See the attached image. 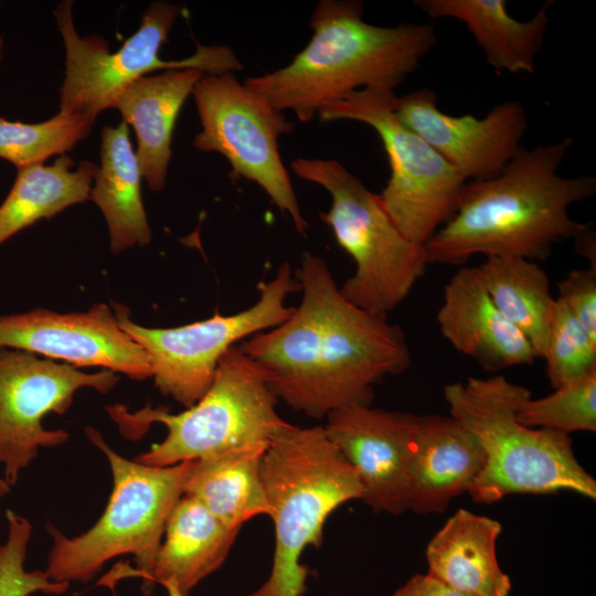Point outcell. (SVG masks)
Here are the masks:
<instances>
[{
    "label": "cell",
    "mask_w": 596,
    "mask_h": 596,
    "mask_svg": "<svg viewBox=\"0 0 596 596\" xmlns=\"http://www.w3.org/2000/svg\"><path fill=\"white\" fill-rule=\"evenodd\" d=\"M294 274L299 306L238 348L266 371L275 396L307 416L371 405L374 384L411 364L404 331L347 300L322 258L305 252Z\"/></svg>",
    "instance_id": "obj_1"
},
{
    "label": "cell",
    "mask_w": 596,
    "mask_h": 596,
    "mask_svg": "<svg viewBox=\"0 0 596 596\" xmlns=\"http://www.w3.org/2000/svg\"><path fill=\"white\" fill-rule=\"evenodd\" d=\"M572 143L566 137L522 148L498 175L468 181L453 216L424 245L429 264L461 265L476 255L543 260L554 244L575 238L587 224L568 209L595 194L596 178L558 173Z\"/></svg>",
    "instance_id": "obj_2"
},
{
    "label": "cell",
    "mask_w": 596,
    "mask_h": 596,
    "mask_svg": "<svg viewBox=\"0 0 596 596\" xmlns=\"http://www.w3.org/2000/svg\"><path fill=\"white\" fill-rule=\"evenodd\" d=\"M363 11L359 0H320L308 44L286 66L244 84L305 124L352 92L395 91L434 47L435 29L426 23L374 25L364 21Z\"/></svg>",
    "instance_id": "obj_3"
},
{
    "label": "cell",
    "mask_w": 596,
    "mask_h": 596,
    "mask_svg": "<svg viewBox=\"0 0 596 596\" xmlns=\"http://www.w3.org/2000/svg\"><path fill=\"white\" fill-rule=\"evenodd\" d=\"M529 397L531 391L502 375L470 376L444 387L450 416L485 451L482 470L467 492L476 503L561 490L595 500L596 481L576 459L571 436L528 427L517 419L520 405Z\"/></svg>",
    "instance_id": "obj_4"
},
{
    "label": "cell",
    "mask_w": 596,
    "mask_h": 596,
    "mask_svg": "<svg viewBox=\"0 0 596 596\" xmlns=\"http://www.w3.org/2000/svg\"><path fill=\"white\" fill-rule=\"evenodd\" d=\"M260 472L276 542L269 577L247 596H302L310 574L300 562L304 551L322 545L326 520L339 505L362 498L361 482L323 427L286 421L264 454Z\"/></svg>",
    "instance_id": "obj_5"
},
{
    "label": "cell",
    "mask_w": 596,
    "mask_h": 596,
    "mask_svg": "<svg viewBox=\"0 0 596 596\" xmlns=\"http://www.w3.org/2000/svg\"><path fill=\"white\" fill-rule=\"evenodd\" d=\"M88 440L106 456L113 491L98 521L70 538L51 522L53 540L45 572L61 583H87L109 560L131 554L137 570L125 566L115 579L139 576L146 581L161 545L168 518L184 494L192 460L167 467L147 466L116 453L94 427H85Z\"/></svg>",
    "instance_id": "obj_6"
},
{
    "label": "cell",
    "mask_w": 596,
    "mask_h": 596,
    "mask_svg": "<svg viewBox=\"0 0 596 596\" xmlns=\"http://www.w3.org/2000/svg\"><path fill=\"white\" fill-rule=\"evenodd\" d=\"M277 402L266 371L234 345L221 359L204 395L183 412L172 414L167 407L150 404L136 412L116 404L107 412L128 439L142 437L155 423L164 425V439L135 460L167 467L245 448L268 447L285 422L277 414Z\"/></svg>",
    "instance_id": "obj_7"
},
{
    "label": "cell",
    "mask_w": 596,
    "mask_h": 596,
    "mask_svg": "<svg viewBox=\"0 0 596 596\" xmlns=\"http://www.w3.org/2000/svg\"><path fill=\"white\" fill-rule=\"evenodd\" d=\"M301 179L327 190L331 205L320 213L338 244L355 263L340 291L354 306L387 315L422 278L429 264L424 245L409 241L385 211L379 194L334 159L296 158Z\"/></svg>",
    "instance_id": "obj_8"
},
{
    "label": "cell",
    "mask_w": 596,
    "mask_h": 596,
    "mask_svg": "<svg viewBox=\"0 0 596 596\" xmlns=\"http://www.w3.org/2000/svg\"><path fill=\"white\" fill-rule=\"evenodd\" d=\"M73 2L61 1L54 11L65 49V75L60 89V111L96 120L113 108L129 84L156 71L200 70L215 75L243 68L233 50L225 45H199L182 60H162L161 46L175 20L187 10L178 3L156 1L145 11L138 30L116 51L97 35L81 36L73 20Z\"/></svg>",
    "instance_id": "obj_9"
},
{
    "label": "cell",
    "mask_w": 596,
    "mask_h": 596,
    "mask_svg": "<svg viewBox=\"0 0 596 596\" xmlns=\"http://www.w3.org/2000/svg\"><path fill=\"white\" fill-rule=\"evenodd\" d=\"M397 97L395 91L363 88L327 106L318 117L322 123L360 121L377 134L391 169L380 200L398 230L425 245L453 216L468 181L398 120Z\"/></svg>",
    "instance_id": "obj_10"
},
{
    "label": "cell",
    "mask_w": 596,
    "mask_h": 596,
    "mask_svg": "<svg viewBox=\"0 0 596 596\" xmlns=\"http://www.w3.org/2000/svg\"><path fill=\"white\" fill-rule=\"evenodd\" d=\"M300 283L289 263L276 276L258 285L257 301L245 310L172 328H150L136 323L129 309L114 302L120 328L148 354L155 385L164 396L185 408L194 405L210 387L217 365L240 340L277 327L295 307L286 299L299 291Z\"/></svg>",
    "instance_id": "obj_11"
},
{
    "label": "cell",
    "mask_w": 596,
    "mask_h": 596,
    "mask_svg": "<svg viewBox=\"0 0 596 596\" xmlns=\"http://www.w3.org/2000/svg\"><path fill=\"white\" fill-rule=\"evenodd\" d=\"M192 95L201 123L194 148L222 155L235 175L257 183L305 234L308 223L278 150L279 137L291 132L295 124L234 73L204 74Z\"/></svg>",
    "instance_id": "obj_12"
},
{
    "label": "cell",
    "mask_w": 596,
    "mask_h": 596,
    "mask_svg": "<svg viewBox=\"0 0 596 596\" xmlns=\"http://www.w3.org/2000/svg\"><path fill=\"white\" fill-rule=\"evenodd\" d=\"M118 381L117 373L109 370L84 372L67 363L0 347V465L4 479L13 486L40 448L68 440L66 430L44 428V416L64 414L81 389L106 394Z\"/></svg>",
    "instance_id": "obj_13"
},
{
    "label": "cell",
    "mask_w": 596,
    "mask_h": 596,
    "mask_svg": "<svg viewBox=\"0 0 596 596\" xmlns=\"http://www.w3.org/2000/svg\"><path fill=\"white\" fill-rule=\"evenodd\" d=\"M0 347L81 368H102L132 380L152 376L146 351L118 324L106 304L84 312L45 308L0 316Z\"/></svg>",
    "instance_id": "obj_14"
},
{
    "label": "cell",
    "mask_w": 596,
    "mask_h": 596,
    "mask_svg": "<svg viewBox=\"0 0 596 596\" xmlns=\"http://www.w3.org/2000/svg\"><path fill=\"white\" fill-rule=\"evenodd\" d=\"M395 115L467 181L498 175L522 149L529 128L525 108L518 100L501 102L480 118L453 116L438 108L436 94L428 88L397 97Z\"/></svg>",
    "instance_id": "obj_15"
},
{
    "label": "cell",
    "mask_w": 596,
    "mask_h": 596,
    "mask_svg": "<svg viewBox=\"0 0 596 596\" xmlns=\"http://www.w3.org/2000/svg\"><path fill=\"white\" fill-rule=\"evenodd\" d=\"M330 441L355 470L361 500L375 512L409 510V468L417 415L351 405L329 413Z\"/></svg>",
    "instance_id": "obj_16"
},
{
    "label": "cell",
    "mask_w": 596,
    "mask_h": 596,
    "mask_svg": "<svg viewBox=\"0 0 596 596\" xmlns=\"http://www.w3.org/2000/svg\"><path fill=\"white\" fill-rule=\"evenodd\" d=\"M441 336L486 371L532 364L531 343L496 307L477 267L460 268L447 283L437 312Z\"/></svg>",
    "instance_id": "obj_17"
},
{
    "label": "cell",
    "mask_w": 596,
    "mask_h": 596,
    "mask_svg": "<svg viewBox=\"0 0 596 596\" xmlns=\"http://www.w3.org/2000/svg\"><path fill=\"white\" fill-rule=\"evenodd\" d=\"M485 465L478 439L454 417L417 416L409 468V510L441 513L468 491Z\"/></svg>",
    "instance_id": "obj_18"
},
{
    "label": "cell",
    "mask_w": 596,
    "mask_h": 596,
    "mask_svg": "<svg viewBox=\"0 0 596 596\" xmlns=\"http://www.w3.org/2000/svg\"><path fill=\"white\" fill-rule=\"evenodd\" d=\"M203 75L195 68L149 74L124 88L113 105L136 132L141 174L153 192L166 185L178 115Z\"/></svg>",
    "instance_id": "obj_19"
},
{
    "label": "cell",
    "mask_w": 596,
    "mask_h": 596,
    "mask_svg": "<svg viewBox=\"0 0 596 596\" xmlns=\"http://www.w3.org/2000/svg\"><path fill=\"white\" fill-rule=\"evenodd\" d=\"M500 522L466 509L454 513L428 542V574L468 596H509L511 579L500 567Z\"/></svg>",
    "instance_id": "obj_20"
},
{
    "label": "cell",
    "mask_w": 596,
    "mask_h": 596,
    "mask_svg": "<svg viewBox=\"0 0 596 596\" xmlns=\"http://www.w3.org/2000/svg\"><path fill=\"white\" fill-rule=\"evenodd\" d=\"M413 3L432 19L450 18L462 22L493 68L532 74L554 1L543 3L526 21L512 18L505 0H415Z\"/></svg>",
    "instance_id": "obj_21"
},
{
    "label": "cell",
    "mask_w": 596,
    "mask_h": 596,
    "mask_svg": "<svg viewBox=\"0 0 596 596\" xmlns=\"http://www.w3.org/2000/svg\"><path fill=\"white\" fill-rule=\"evenodd\" d=\"M240 530L226 526L199 500L183 494L172 509L146 584H174L184 595L215 572Z\"/></svg>",
    "instance_id": "obj_22"
},
{
    "label": "cell",
    "mask_w": 596,
    "mask_h": 596,
    "mask_svg": "<svg viewBox=\"0 0 596 596\" xmlns=\"http://www.w3.org/2000/svg\"><path fill=\"white\" fill-rule=\"evenodd\" d=\"M100 166L89 198L102 211L108 227L109 247L119 254L151 241V228L141 198V170L125 123L104 126Z\"/></svg>",
    "instance_id": "obj_23"
},
{
    "label": "cell",
    "mask_w": 596,
    "mask_h": 596,
    "mask_svg": "<svg viewBox=\"0 0 596 596\" xmlns=\"http://www.w3.org/2000/svg\"><path fill=\"white\" fill-rule=\"evenodd\" d=\"M267 447L258 446L192 460L184 494L199 500L231 529L258 514H269L262 480Z\"/></svg>",
    "instance_id": "obj_24"
},
{
    "label": "cell",
    "mask_w": 596,
    "mask_h": 596,
    "mask_svg": "<svg viewBox=\"0 0 596 596\" xmlns=\"http://www.w3.org/2000/svg\"><path fill=\"white\" fill-rule=\"evenodd\" d=\"M62 155L52 164H33L18 169L15 181L0 205V245L18 232L42 219L89 198L97 164Z\"/></svg>",
    "instance_id": "obj_25"
},
{
    "label": "cell",
    "mask_w": 596,
    "mask_h": 596,
    "mask_svg": "<svg viewBox=\"0 0 596 596\" xmlns=\"http://www.w3.org/2000/svg\"><path fill=\"white\" fill-rule=\"evenodd\" d=\"M477 268L496 307L541 358L556 302L546 272L521 257L490 256Z\"/></svg>",
    "instance_id": "obj_26"
},
{
    "label": "cell",
    "mask_w": 596,
    "mask_h": 596,
    "mask_svg": "<svg viewBox=\"0 0 596 596\" xmlns=\"http://www.w3.org/2000/svg\"><path fill=\"white\" fill-rule=\"evenodd\" d=\"M94 123L86 116L64 111L35 124L0 117V158L18 169L44 163L52 156L66 155L89 135Z\"/></svg>",
    "instance_id": "obj_27"
},
{
    "label": "cell",
    "mask_w": 596,
    "mask_h": 596,
    "mask_svg": "<svg viewBox=\"0 0 596 596\" xmlns=\"http://www.w3.org/2000/svg\"><path fill=\"white\" fill-rule=\"evenodd\" d=\"M517 419L533 428H547L570 435L596 430V370L566 383L541 398H526Z\"/></svg>",
    "instance_id": "obj_28"
},
{
    "label": "cell",
    "mask_w": 596,
    "mask_h": 596,
    "mask_svg": "<svg viewBox=\"0 0 596 596\" xmlns=\"http://www.w3.org/2000/svg\"><path fill=\"white\" fill-rule=\"evenodd\" d=\"M541 358L545 361L546 376L554 389L596 370V339L557 298Z\"/></svg>",
    "instance_id": "obj_29"
},
{
    "label": "cell",
    "mask_w": 596,
    "mask_h": 596,
    "mask_svg": "<svg viewBox=\"0 0 596 596\" xmlns=\"http://www.w3.org/2000/svg\"><path fill=\"white\" fill-rule=\"evenodd\" d=\"M8 538L0 545V596H30L33 593L63 594L70 584L55 582L45 571H26L24 561L32 534L28 519L6 512Z\"/></svg>",
    "instance_id": "obj_30"
},
{
    "label": "cell",
    "mask_w": 596,
    "mask_h": 596,
    "mask_svg": "<svg viewBox=\"0 0 596 596\" xmlns=\"http://www.w3.org/2000/svg\"><path fill=\"white\" fill-rule=\"evenodd\" d=\"M596 339V268L574 269L558 283V297Z\"/></svg>",
    "instance_id": "obj_31"
},
{
    "label": "cell",
    "mask_w": 596,
    "mask_h": 596,
    "mask_svg": "<svg viewBox=\"0 0 596 596\" xmlns=\"http://www.w3.org/2000/svg\"><path fill=\"white\" fill-rule=\"evenodd\" d=\"M393 596H468L462 594L432 575L416 574L398 587Z\"/></svg>",
    "instance_id": "obj_32"
},
{
    "label": "cell",
    "mask_w": 596,
    "mask_h": 596,
    "mask_svg": "<svg viewBox=\"0 0 596 596\" xmlns=\"http://www.w3.org/2000/svg\"><path fill=\"white\" fill-rule=\"evenodd\" d=\"M577 252L590 260L593 266L596 267V254H595V233L587 225L576 237Z\"/></svg>",
    "instance_id": "obj_33"
},
{
    "label": "cell",
    "mask_w": 596,
    "mask_h": 596,
    "mask_svg": "<svg viewBox=\"0 0 596 596\" xmlns=\"http://www.w3.org/2000/svg\"><path fill=\"white\" fill-rule=\"evenodd\" d=\"M163 586L167 588L169 596H184L172 583H166Z\"/></svg>",
    "instance_id": "obj_34"
},
{
    "label": "cell",
    "mask_w": 596,
    "mask_h": 596,
    "mask_svg": "<svg viewBox=\"0 0 596 596\" xmlns=\"http://www.w3.org/2000/svg\"><path fill=\"white\" fill-rule=\"evenodd\" d=\"M10 490L11 485L4 478L0 477V497L8 494Z\"/></svg>",
    "instance_id": "obj_35"
},
{
    "label": "cell",
    "mask_w": 596,
    "mask_h": 596,
    "mask_svg": "<svg viewBox=\"0 0 596 596\" xmlns=\"http://www.w3.org/2000/svg\"><path fill=\"white\" fill-rule=\"evenodd\" d=\"M2 54H3V39L0 38V63H1V60H2Z\"/></svg>",
    "instance_id": "obj_36"
}]
</instances>
